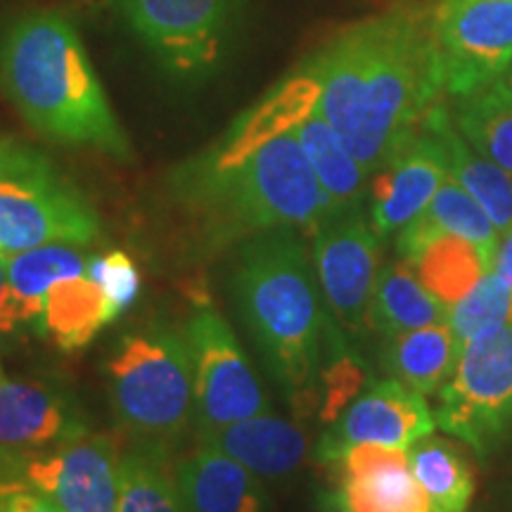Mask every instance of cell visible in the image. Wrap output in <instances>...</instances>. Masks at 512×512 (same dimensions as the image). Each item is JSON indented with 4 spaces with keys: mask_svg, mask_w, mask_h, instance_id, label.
<instances>
[{
    "mask_svg": "<svg viewBox=\"0 0 512 512\" xmlns=\"http://www.w3.org/2000/svg\"><path fill=\"white\" fill-rule=\"evenodd\" d=\"M318 112L368 176L380 171L444 93L432 17L392 8L358 19L304 64Z\"/></svg>",
    "mask_w": 512,
    "mask_h": 512,
    "instance_id": "6da1fadb",
    "label": "cell"
},
{
    "mask_svg": "<svg viewBox=\"0 0 512 512\" xmlns=\"http://www.w3.org/2000/svg\"><path fill=\"white\" fill-rule=\"evenodd\" d=\"M0 95L60 145L131 162L133 147L95 74L79 31L55 10L24 12L0 31Z\"/></svg>",
    "mask_w": 512,
    "mask_h": 512,
    "instance_id": "7a4b0ae2",
    "label": "cell"
},
{
    "mask_svg": "<svg viewBox=\"0 0 512 512\" xmlns=\"http://www.w3.org/2000/svg\"><path fill=\"white\" fill-rule=\"evenodd\" d=\"M233 294L268 373L294 413L318 406V377L339 332L325 316L318 278L297 230L280 228L242 242L233 264Z\"/></svg>",
    "mask_w": 512,
    "mask_h": 512,
    "instance_id": "3957f363",
    "label": "cell"
},
{
    "mask_svg": "<svg viewBox=\"0 0 512 512\" xmlns=\"http://www.w3.org/2000/svg\"><path fill=\"white\" fill-rule=\"evenodd\" d=\"M171 192L216 245L280 228L316 233L335 214L297 131L233 164L188 159L171 174Z\"/></svg>",
    "mask_w": 512,
    "mask_h": 512,
    "instance_id": "277c9868",
    "label": "cell"
},
{
    "mask_svg": "<svg viewBox=\"0 0 512 512\" xmlns=\"http://www.w3.org/2000/svg\"><path fill=\"white\" fill-rule=\"evenodd\" d=\"M114 415L147 444L176 437L190 420L192 373L185 339L169 328L128 332L105 363Z\"/></svg>",
    "mask_w": 512,
    "mask_h": 512,
    "instance_id": "5b68a950",
    "label": "cell"
},
{
    "mask_svg": "<svg viewBox=\"0 0 512 512\" xmlns=\"http://www.w3.org/2000/svg\"><path fill=\"white\" fill-rule=\"evenodd\" d=\"M138 41L169 74L200 79L226 57L242 0H114Z\"/></svg>",
    "mask_w": 512,
    "mask_h": 512,
    "instance_id": "8992f818",
    "label": "cell"
},
{
    "mask_svg": "<svg viewBox=\"0 0 512 512\" xmlns=\"http://www.w3.org/2000/svg\"><path fill=\"white\" fill-rule=\"evenodd\" d=\"M437 396V427L479 453L491 451L512 425V325L467 342Z\"/></svg>",
    "mask_w": 512,
    "mask_h": 512,
    "instance_id": "52a82bcc",
    "label": "cell"
},
{
    "mask_svg": "<svg viewBox=\"0 0 512 512\" xmlns=\"http://www.w3.org/2000/svg\"><path fill=\"white\" fill-rule=\"evenodd\" d=\"M192 373V413L204 430L268 411V396L238 337L219 313L200 309L183 332Z\"/></svg>",
    "mask_w": 512,
    "mask_h": 512,
    "instance_id": "ba28073f",
    "label": "cell"
},
{
    "mask_svg": "<svg viewBox=\"0 0 512 512\" xmlns=\"http://www.w3.org/2000/svg\"><path fill=\"white\" fill-rule=\"evenodd\" d=\"M432 27L451 98L501 79L512 67V0H439Z\"/></svg>",
    "mask_w": 512,
    "mask_h": 512,
    "instance_id": "9c48e42d",
    "label": "cell"
},
{
    "mask_svg": "<svg viewBox=\"0 0 512 512\" xmlns=\"http://www.w3.org/2000/svg\"><path fill=\"white\" fill-rule=\"evenodd\" d=\"M100 235L91 202L62 174L0 181V254L43 245L86 247Z\"/></svg>",
    "mask_w": 512,
    "mask_h": 512,
    "instance_id": "30bf717a",
    "label": "cell"
},
{
    "mask_svg": "<svg viewBox=\"0 0 512 512\" xmlns=\"http://www.w3.org/2000/svg\"><path fill=\"white\" fill-rule=\"evenodd\" d=\"M313 266L325 304L344 330H368L370 299L380 273V238L361 214L351 207L332 214L313 233Z\"/></svg>",
    "mask_w": 512,
    "mask_h": 512,
    "instance_id": "8fae6325",
    "label": "cell"
},
{
    "mask_svg": "<svg viewBox=\"0 0 512 512\" xmlns=\"http://www.w3.org/2000/svg\"><path fill=\"white\" fill-rule=\"evenodd\" d=\"M119 451L105 434H81L27 458V486L64 512H117Z\"/></svg>",
    "mask_w": 512,
    "mask_h": 512,
    "instance_id": "7c38bea8",
    "label": "cell"
},
{
    "mask_svg": "<svg viewBox=\"0 0 512 512\" xmlns=\"http://www.w3.org/2000/svg\"><path fill=\"white\" fill-rule=\"evenodd\" d=\"M437 427V418L427 406L425 396L392 380L368 382L361 394L344 408L320 437L316 456L320 463L332 465L344 451L358 444H380L406 448L427 437Z\"/></svg>",
    "mask_w": 512,
    "mask_h": 512,
    "instance_id": "4fadbf2b",
    "label": "cell"
},
{
    "mask_svg": "<svg viewBox=\"0 0 512 512\" xmlns=\"http://www.w3.org/2000/svg\"><path fill=\"white\" fill-rule=\"evenodd\" d=\"M448 178L439 140L418 126V131L373 174L370 183V226L380 240L399 235L418 219Z\"/></svg>",
    "mask_w": 512,
    "mask_h": 512,
    "instance_id": "5bb4252c",
    "label": "cell"
},
{
    "mask_svg": "<svg viewBox=\"0 0 512 512\" xmlns=\"http://www.w3.org/2000/svg\"><path fill=\"white\" fill-rule=\"evenodd\" d=\"M337 496L351 512H432L406 448L358 444L339 456Z\"/></svg>",
    "mask_w": 512,
    "mask_h": 512,
    "instance_id": "9a60e30c",
    "label": "cell"
},
{
    "mask_svg": "<svg viewBox=\"0 0 512 512\" xmlns=\"http://www.w3.org/2000/svg\"><path fill=\"white\" fill-rule=\"evenodd\" d=\"M88 432L81 408L62 389L31 380L0 382V446L48 451Z\"/></svg>",
    "mask_w": 512,
    "mask_h": 512,
    "instance_id": "2e32d148",
    "label": "cell"
},
{
    "mask_svg": "<svg viewBox=\"0 0 512 512\" xmlns=\"http://www.w3.org/2000/svg\"><path fill=\"white\" fill-rule=\"evenodd\" d=\"M200 439L202 444L238 460L261 479L290 477L309 453V439L302 427L268 411L216 430H204Z\"/></svg>",
    "mask_w": 512,
    "mask_h": 512,
    "instance_id": "e0dca14e",
    "label": "cell"
},
{
    "mask_svg": "<svg viewBox=\"0 0 512 512\" xmlns=\"http://www.w3.org/2000/svg\"><path fill=\"white\" fill-rule=\"evenodd\" d=\"M174 472L188 512H268L271 505L261 477L214 446L202 444Z\"/></svg>",
    "mask_w": 512,
    "mask_h": 512,
    "instance_id": "ac0fdd59",
    "label": "cell"
},
{
    "mask_svg": "<svg viewBox=\"0 0 512 512\" xmlns=\"http://www.w3.org/2000/svg\"><path fill=\"white\" fill-rule=\"evenodd\" d=\"M318 98L320 88L316 79L306 69H299V74L280 83L254 110L242 114L226 136L202 157L214 164L240 162L268 140L294 131L311 112H316Z\"/></svg>",
    "mask_w": 512,
    "mask_h": 512,
    "instance_id": "d6986e66",
    "label": "cell"
},
{
    "mask_svg": "<svg viewBox=\"0 0 512 512\" xmlns=\"http://www.w3.org/2000/svg\"><path fill=\"white\" fill-rule=\"evenodd\" d=\"M8 287L0 299V332L10 335L22 325H36L43 297L64 278L88 273V259L74 245H43L5 256Z\"/></svg>",
    "mask_w": 512,
    "mask_h": 512,
    "instance_id": "ffe728a7",
    "label": "cell"
},
{
    "mask_svg": "<svg viewBox=\"0 0 512 512\" xmlns=\"http://www.w3.org/2000/svg\"><path fill=\"white\" fill-rule=\"evenodd\" d=\"M420 124L439 140L448 178H453L460 188H465L482 204V209L489 214L503 238L512 228V176L467 143L463 133L453 124L451 114L439 102L425 114Z\"/></svg>",
    "mask_w": 512,
    "mask_h": 512,
    "instance_id": "44dd1931",
    "label": "cell"
},
{
    "mask_svg": "<svg viewBox=\"0 0 512 512\" xmlns=\"http://www.w3.org/2000/svg\"><path fill=\"white\" fill-rule=\"evenodd\" d=\"M396 252L446 309L456 306L489 271V264L477 245L458 235L434 233L422 238L399 235Z\"/></svg>",
    "mask_w": 512,
    "mask_h": 512,
    "instance_id": "7402d4cb",
    "label": "cell"
},
{
    "mask_svg": "<svg viewBox=\"0 0 512 512\" xmlns=\"http://www.w3.org/2000/svg\"><path fill=\"white\" fill-rule=\"evenodd\" d=\"M114 323L105 292L88 273L64 278L43 297L36 330L64 354L86 349L98 332Z\"/></svg>",
    "mask_w": 512,
    "mask_h": 512,
    "instance_id": "603a6c76",
    "label": "cell"
},
{
    "mask_svg": "<svg viewBox=\"0 0 512 512\" xmlns=\"http://www.w3.org/2000/svg\"><path fill=\"white\" fill-rule=\"evenodd\" d=\"M458 356L460 344L451 325L439 323L384 337L382 368L413 392L432 396L451 380Z\"/></svg>",
    "mask_w": 512,
    "mask_h": 512,
    "instance_id": "cb8c5ba5",
    "label": "cell"
},
{
    "mask_svg": "<svg viewBox=\"0 0 512 512\" xmlns=\"http://www.w3.org/2000/svg\"><path fill=\"white\" fill-rule=\"evenodd\" d=\"M439 323H448V309L420 283L413 268L401 259L384 264L370 299L368 330L392 337Z\"/></svg>",
    "mask_w": 512,
    "mask_h": 512,
    "instance_id": "d4e9b609",
    "label": "cell"
},
{
    "mask_svg": "<svg viewBox=\"0 0 512 512\" xmlns=\"http://www.w3.org/2000/svg\"><path fill=\"white\" fill-rule=\"evenodd\" d=\"M453 124L479 155L512 176V76L453 98Z\"/></svg>",
    "mask_w": 512,
    "mask_h": 512,
    "instance_id": "484cf974",
    "label": "cell"
},
{
    "mask_svg": "<svg viewBox=\"0 0 512 512\" xmlns=\"http://www.w3.org/2000/svg\"><path fill=\"white\" fill-rule=\"evenodd\" d=\"M294 131H297L304 155L309 159L318 183L323 185L335 214L351 207H361V197L368 181L366 169L356 162V157L351 155L335 128L318 112V107Z\"/></svg>",
    "mask_w": 512,
    "mask_h": 512,
    "instance_id": "4316f807",
    "label": "cell"
},
{
    "mask_svg": "<svg viewBox=\"0 0 512 512\" xmlns=\"http://www.w3.org/2000/svg\"><path fill=\"white\" fill-rule=\"evenodd\" d=\"M434 233H448L470 240L482 252L491 271L496 249L501 245V233H498L494 221L489 219V214L482 209V204L465 188H460L453 178H446L441 183L427 209L422 211L418 219L408 223L399 235H403V238H422V235Z\"/></svg>",
    "mask_w": 512,
    "mask_h": 512,
    "instance_id": "83f0119b",
    "label": "cell"
},
{
    "mask_svg": "<svg viewBox=\"0 0 512 512\" xmlns=\"http://www.w3.org/2000/svg\"><path fill=\"white\" fill-rule=\"evenodd\" d=\"M408 465L430 498L432 512L467 510L475 494V479L451 441L432 434L418 439L408 446Z\"/></svg>",
    "mask_w": 512,
    "mask_h": 512,
    "instance_id": "f1b7e54d",
    "label": "cell"
},
{
    "mask_svg": "<svg viewBox=\"0 0 512 512\" xmlns=\"http://www.w3.org/2000/svg\"><path fill=\"white\" fill-rule=\"evenodd\" d=\"M117 512H188L162 444L138 446L121 458Z\"/></svg>",
    "mask_w": 512,
    "mask_h": 512,
    "instance_id": "f546056e",
    "label": "cell"
},
{
    "mask_svg": "<svg viewBox=\"0 0 512 512\" xmlns=\"http://www.w3.org/2000/svg\"><path fill=\"white\" fill-rule=\"evenodd\" d=\"M448 325L460 349L479 335L512 325V285L496 271H486L482 280L448 309Z\"/></svg>",
    "mask_w": 512,
    "mask_h": 512,
    "instance_id": "4dcf8cb0",
    "label": "cell"
},
{
    "mask_svg": "<svg viewBox=\"0 0 512 512\" xmlns=\"http://www.w3.org/2000/svg\"><path fill=\"white\" fill-rule=\"evenodd\" d=\"M88 275L105 292L107 304L114 320L126 313L140 297V271L133 259L121 249H110L95 256H88Z\"/></svg>",
    "mask_w": 512,
    "mask_h": 512,
    "instance_id": "1f68e13d",
    "label": "cell"
},
{
    "mask_svg": "<svg viewBox=\"0 0 512 512\" xmlns=\"http://www.w3.org/2000/svg\"><path fill=\"white\" fill-rule=\"evenodd\" d=\"M50 174H57V169L41 150L17 138L0 136V181H34Z\"/></svg>",
    "mask_w": 512,
    "mask_h": 512,
    "instance_id": "d6a6232c",
    "label": "cell"
},
{
    "mask_svg": "<svg viewBox=\"0 0 512 512\" xmlns=\"http://www.w3.org/2000/svg\"><path fill=\"white\" fill-rule=\"evenodd\" d=\"M0 512H64L53 498L36 489L0 491Z\"/></svg>",
    "mask_w": 512,
    "mask_h": 512,
    "instance_id": "836d02e7",
    "label": "cell"
},
{
    "mask_svg": "<svg viewBox=\"0 0 512 512\" xmlns=\"http://www.w3.org/2000/svg\"><path fill=\"white\" fill-rule=\"evenodd\" d=\"M27 458L29 453L10 451L0 446V491L29 489L27 486Z\"/></svg>",
    "mask_w": 512,
    "mask_h": 512,
    "instance_id": "e575fe53",
    "label": "cell"
},
{
    "mask_svg": "<svg viewBox=\"0 0 512 512\" xmlns=\"http://www.w3.org/2000/svg\"><path fill=\"white\" fill-rule=\"evenodd\" d=\"M491 271L503 275V278L512 285V228L501 238V245H498V249H496L494 266H491Z\"/></svg>",
    "mask_w": 512,
    "mask_h": 512,
    "instance_id": "d590c367",
    "label": "cell"
},
{
    "mask_svg": "<svg viewBox=\"0 0 512 512\" xmlns=\"http://www.w3.org/2000/svg\"><path fill=\"white\" fill-rule=\"evenodd\" d=\"M323 512H351V510L342 503V498H339L337 491H335V494H332V496H325Z\"/></svg>",
    "mask_w": 512,
    "mask_h": 512,
    "instance_id": "8d00e7d4",
    "label": "cell"
},
{
    "mask_svg": "<svg viewBox=\"0 0 512 512\" xmlns=\"http://www.w3.org/2000/svg\"><path fill=\"white\" fill-rule=\"evenodd\" d=\"M5 287H8V271H5V256L0 254V299H3Z\"/></svg>",
    "mask_w": 512,
    "mask_h": 512,
    "instance_id": "74e56055",
    "label": "cell"
},
{
    "mask_svg": "<svg viewBox=\"0 0 512 512\" xmlns=\"http://www.w3.org/2000/svg\"><path fill=\"white\" fill-rule=\"evenodd\" d=\"M3 377H5V375H3V368H0V382H3Z\"/></svg>",
    "mask_w": 512,
    "mask_h": 512,
    "instance_id": "f35d334b",
    "label": "cell"
}]
</instances>
